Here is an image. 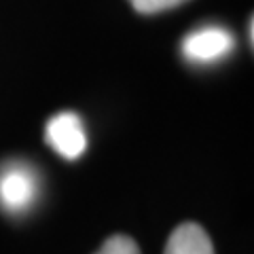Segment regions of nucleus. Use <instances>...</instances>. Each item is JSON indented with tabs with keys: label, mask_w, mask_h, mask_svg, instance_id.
Segmentation results:
<instances>
[{
	"label": "nucleus",
	"mask_w": 254,
	"mask_h": 254,
	"mask_svg": "<svg viewBox=\"0 0 254 254\" xmlns=\"http://www.w3.org/2000/svg\"><path fill=\"white\" fill-rule=\"evenodd\" d=\"M41 180L34 168L23 161L0 165V205L9 214H23L34 205Z\"/></svg>",
	"instance_id": "obj_1"
},
{
	"label": "nucleus",
	"mask_w": 254,
	"mask_h": 254,
	"mask_svg": "<svg viewBox=\"0 0 254 254\" xmlns=\"http://www.w3.org/2000/svg\"><path fill=\"white\" fill-rule=\"evenodd\" d=\"M233 34L222 26H203L182 38L180 51L193 64H214L233 51Z\"/></svg>",
	"instance_id": "obj_2"
},
{
	"label": "nucleus",
	"mask_w": 254,
	"mask_h": 254,
	"mask_svg": "<svg viewBox=\"0 0 254 254\" xmlns=\"http://www.w3.org/2000/svg\"><path fill=\"white\" fill-rule=\"evenodd\" d=\"M45 140L60 157L74 161L87 150V133L76 113H58L45 125Z\"/></svg>",
	"instance_id": "obj_3"
},
{
	"label": "nucleus",
	"mask_w": 254,
	"mask_h": 254,
	"mask_svg": "<svg viewBox=\"0 0 254 254\" xmlns=\"http://www.w3.org/2000/svg\"><path fill=\"white\" fill-rule=\"evenodd\" d=\"M163 254H214L210 235L197 222H182L172 231Z\"/></svg>",
	"instance_id": "obj_4"
},
{
	"label": "nucleus",
	"mask_w": 254,
	"mask_h": 254,
	"mask_svg": "<svg viewBox=\"0 0 254 254\" xmlns=\"http://www.w3.org/2000/svg\"><path fill=\"white\" fill-rule=\"evenodd\" d=\"M95 254H140L138 244L127 235H113L102 244V248Z\"/></svg>",
	"instance_id": "obj_5"
},
{
	"label": "nucleus",
	"mask_w": 254,
	"mask_h": 254,
	"mask_svg": "<svg viewBox=\"0 0 254 254\" xmlns=\"http://www.w3.org/2000/svg\"><path fill=\"white\" fill-rule=\"evenodd\" d=\"M131 6L142 15H153V13H161V11H170L174 6H178L187 0H129Z\"/></svg>",
	"instance_id": "obj_6"
},
{
	"label": "nucleus",
	"mask_w": 254,
	"mask_h": 254,
	"mask_svg": "<svg viewBox=\"0 0 254 254\" xmlns=\"http://www.w3.org/2000/svg\"><path fill=\"white\" fill-rule=\"evenodd\" d=\"M248 41H250V45L254 43V19L252 17L248 19Z\"/></svg>",
	"instance_id": "obj_7"
}]
</instances>
